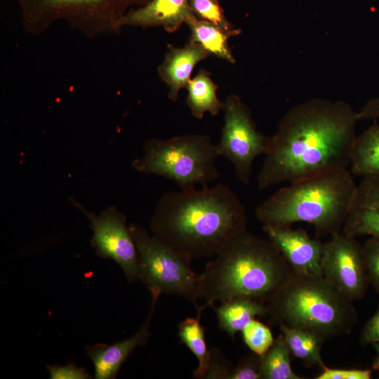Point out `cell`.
Segmentation results:
<instances>
[{"instance_id": "6da1fadb", "label": "cell", "mask_w": 379, "mask_h": 379, "mask_svg": "<svg viewBox=\"0 0 379 379\" xmlns=\"http://www.w3.org/2000/svg\"><path fill=\"white\" fill-rule=\"evenodd\" d=\"M357 112L343 100L315 98L280 120L257 177V189L347 170Z\"/></svg>"}, {"instance_id": "7a4b0ae2", "label": "cell", "mask_w": 379, "mask_h": 379, "mask_svg": "<svg viewBox=\"0 0 379 379\" xmlns=\"http://www.w3.org/2000/svg\"><path fill=\"white\" fill-rule=\"evenodd\" d=\"M246 208L223 183L164 194L150 220L153 236L186 259L212 258L247 230Z\"/></svg>"}, {"instance_id": "3957f363", "label": "cell", "mask_w": 379, "mask_h": 379, "mask_svg": "<svg viewBox=\"0 0 379 379\" xmlns=\"http://www.w3.org/2000/svg\"><path fill=\"white\" fill-rule=\"evenodd\" d=\"M291 272L270 240L246 230L207 262L200 274L199 299L206 307L237 298L267 304Z\"/></svg>"}, {"instance_id": "277c9868", "label": "cell", "mask_w": 379, "mask_h": 379, "mask_svg": "<svg viewBox=\"0 0 379 379\" xmlns=\"http://www.w3.org/2000/svg\"><path fill=\"white\" fill-rule=\"evenodd\" d=\"M357 184L348 170L325 173L289 183L255 210L263 225H312L318 235L341 232Z\"/></svg>"}, {"instance_id": "5b68a950", "label": "cell", "mask_w": 379, "mask_h": 379, "mask_svg": "<svg viewBox=\"0 0 379 379\" xmlns=\"http://www.w3.org/2000/svg\"><path fill=\"white\" fill-rule=\"evenodd\" d=\"M267 305L278 324L310 331L325 340L348 334L357 321L352 301L322 276L291 272Z\"/></svg>"}, {"instance_id": "8992f818", "label": "cell", "mask_w": 379, "mask_h": 379, "mask_svg": "<svg viewBox=\"0 0 379 379\" xmlns=\"http://www.w3.org/2000/svg\"><path fill=\"white\" fill-rule=\"evenodd\" d=\"M219 157L216 144L208 135L184 134L147 140L142 157L134 160L132 166L140 173L168 179L180 190H190L197 184L208 187L220 178L216 166Z\"/></svg>"}, {"instance_id": "52a82bcc", "label": "cell", "mask_w": 379, "mask_h": 379, "mask_svg": "<svg viewBox=\"0 0 379 379\" xmlns=\"http://www.w3.org/2000/svg\"><path fill=\"white\" fill-rule=\"evenodd\" d=\"M23 26L39 34L52 24L64 20L69 25L93 37L104 33H119L126 13L135 6L152 0H16Z\"/></svg>"}, {"instance_id": "ba28073f", "label": "cell", "mask_w": 379, "mask_h": 379, "mask_svg": "<svg viewBox=\"0 0 379 379\" xmlns=\"http://www.w3.org/2000/svg\"><path fill=\"white\" fill-rule=\"evenodd\" d=\"M138 251V280L151 293L180 296L197 309L201 274L194 271L191 262L162 242L142 227L129 226Z\"/></svg>"}, {"instance_id": "9c48e42d", "label": "cell", "mask_w": 379, "mask_h": 379, "mask_svg": "<svg viewBox=\"0 0 379 379\" xmlns=\"http://www.w3.org/2000/svg\"><path fill=\"white\" fill-rule=\"evenodd\" d=\"M222 111L224 124L216 144L218 154L233 165L237 178L248 185L254 160L267 153L271 136L257 129L250 109L239 96L228 95Z\"/></svg>"}, {"instance_id": "30bf717a", "label": "cell", "mask_w": 379, "mask_h": 379, "mask_svg": "<svg viewBox=\"0 0 379 379\" xmlns=\"http://www.w3.org/2000/svg\"><path fill=\"white\" fill-rule=\"evenodd\" d=\"M320 265L321 276L347 298L364 295L368 279L362 246L355 237L342 231L331 235L323 244Z\"/></svg>"}, {"instance_id": "8fae6325", "label": "cell", "mask_w": 379, "mask_h": 379, "mask_svg": "<svg viewBox=\"0 0 379 379\" xmlns=\"http://www.w3.org/2000/svg\"><path fill=\"white\" fill-rule=\"evenodd\" d=\"M84 211L91 222V244L96 253L114 261L129 283L138 280V251L124 215L114 208L98 216Z\"/></svg>"}, {"instance_id": "7c38bea8", "label": "cell", "mask_w": 379, "mask_h": 379, "mask_svg": "<svg viewBox=\"0 0 379 379\" xmlns=\"http://www.w3.org/2000/svg\"><path fill=\"white\" fill-rule=\"evenodd\" d=\"M262 229L293 272L321 276V241L312 239L303 230H294L291 226L263 225Z\"/></svg>"}, {"instance_id": "4fadbf2b", "label": "cell", "mask_w": 379, "mask_h": 379, "mask_svg": "<svg viewBox=\"0 0 379 379\" xmlns=\"http://www.w3.org/2000/svg\"><path fill=\"white\" fill-rule=\"evenodd\" d=\"M158 299L152 298L150 312L140 329L131 337L110 345H88L86 355L94 366V378L114 379L123 364L138 347H144L151 336V321Z\"/></svg>"}, {"instance_id": "5bb4252c", "label": "cell", "mask_w": 379, "mask_h": 379, "mask_svg": "<svg viewBox=\"0 0 379 379\" xmlns=\"http://www.w3.org/2000/svg\"><path fill=\"white\" fill-rule=\"evenodd\" d=\"M342 232L354 237H379V175L363 177L357 185Z\"/></svg>"}, {"instance_id": "9a60e30c", "label": "cell", "mask_w": 379, "mask_h": 379, "mask_svg": "<svg viewBox=\"0 0 379 379\" xmlns=\"http://www.w3.org/2000/svg\"><path fill=\"white\" fill-rule=\"evenodd\" d=\"M194 16L189 0H152L143 6L130 9L121 20V27H162L172 33Z\"/></svg>"}, {"instance_id": "2e32d148", "label": "cell", "mask_w": 379, "mask_h": 379, "mask_svg": "<svg viewBox=\"0 0 379 379\" xmlns=\"http://www.w3.org/2000/svg\"><path fill=\"white\" fill-rule=\"evenodd\" d=\"M211 55L199 44L190 43L180 48L170 46L158 67L160 79L168 87V98L175 102L180 91L186 88L195 66Z\"/></svg>"}, {"instance_id": "e0dca14e", "label": "cell", "mask_w": 379, "mask_h": 379, "mask_svg": "<svg viewBox=\"0 0 379 379\" xmlns=\"http://www.w3.org/2000/svg\"><path fill=\"white\" fill-rule=\"evenodd\" d=\"M211 307L215 311L219 329L232 338L255 317L269 314L267 304L247 298H234Z\"/></svg>"}, {"instance_id": "ac0fdd59", "label": "cell", "mask_w": 379, "mask_h": 379, "mask_svg": "<svg viewBox=\"0 0 379 379\" xmlns=\"http://www.w3.org/2000/svg\"><path fill=\"white\" fill-rule=\"evenodd\" d=\"M218 85L211 78V73L204 69L190 80L186 86V103L193 117L201 119L206 112L216 116L222 111L224 101L218 98Z\"/></svg>"}, {"instance_id": "d6986e66", "label": "cell", "mask_w": 379, "mask_h": 379, "mask_svg": "<svg viewBox=\"0 0 379 379\" xmlns=\"http://www.w3.org/2000/svg\"><path fill=\"white\" fill-rule=\"evenodd\" d=\"M207 307L199 305L196 317H187L178 326V336L181 343L184 344L192 352L198 360V365L193 371V377L206 379L211 360V349L207 347L205 328L201 324V316Z\"/></svg>"}, {"instance_id": "ffe728a7", "label": "cell", "mask_w": 379, "mask_h": 379, "mask_svg": "<svg viewBox=\"0 0 379 379\" xmlns=\"http://www.w3.org/2000/svg\"><path fill=\"white\" fill-rule=\"evenodd\" d=\"M349 167L356 175H379V124L372 125L356 137Z\"/></svg>"}, {"instance_id": "44dd1931", "label": "cell", "mask_w": 379, "mask_h": 379, "mask_svg": "<svg viewBox=\"0 0 379 379\" xmlns=\"http://www.w3.org/2000/svg\"><path fill=\"white\" fill-rule=\"evenodd\" d=\"M190 28V43L200 44L210 55L230 63H235V58L228 45V39L234 36L205 20L196 16L186 23Z\"/></svg>"}, {"instance_id": "7402d4cb", "label": "cell", "mask_w": 379, "mask_h": 379, "mask_svg": "<svg viewBox=\"0 0 379 379\" xmlns=\"http://www.w3.org/2000/svg\"><path fill=\"white\" fill-rule=\"evenodd\" d=\"M279 326L291 354L307 366H318L322 369L326 367L321 356V346L326 340L324 338L310 331L283 324Z\"/></svg>"}, {"instance_id": "603a6c76", "label": "cell", "mask_w": 379, "mask_h": 379, "mask_svg": "<svg viewBox=\"0 0 379 379\" xmlns=\"http://www.w3.org/2000/svg\"><path fill=\"white\" fill-rule=\"evenodd\" d=\"M291 352L282 334L274 340L271 347L260 357L262 379H302L292 367Z\"/></svg>"}, {"instance_id": "cb8c5ba5", "label": "cell", "mask_w": 379, "mask_h": 379, "mask_svg": "<svg viewBox=\"0 0 379 379\" xmlns=\"http://www.w3.org/2000/svg\"><path fill=\"white\" fill-rule=\"evenodd\" d=\"M189 4L197 18L208 21L234 36L241 34V30L227 20L218 0H189Z\"/></svg>"}, {"instance_id": "d4e9b609", "label": "cell", "mask_w": 379, "mask_h": 379, "mask_svg": "<svg viewBox=\"0 0 379 379\" xmlns=\"http://www.w3.org/2000/svg\"><path fill=\"white\" fill-rule=\"evenodd\" d=\"M246 345L252 352L262 356L273 345L274 339L270 328L253 319L241 331Z\"/></svg>"}, {"instance_id": "484cf974", "label": "cell", "mask_w": 379, "mask_h": 379, "mask_svg": "<svg viewBox=\"0 0 379 379\" xmlns=\"http://www.w3.org/2000/svg\"><path fill=\"white\" fill-rule=\"evenodd\" d=\"M362 251L368 279L379 291V237H371Z\"/></svg>"}, {"instance_id": "4316f807", "label": "cell", "mask_w": 379, "mask_h": 379, "mask_svg": "<svg viewBox=\"0 0 379 379\" xmlns=\"http://www.w3.org/2000/svg\"><path fill=\"white\" fill-rule=\"evenodd\" d=\"M230 379H262L260 356L253 352L242 357L233 366Z\"/></svg>"}, {"instance_id": "83f0119b", "label": "cell", "mask_w": 379, "mask_h": 379, "mask_svg": "<svg viewBox=\"0 0 379 379\" xmlns=\"http://www.w3.org/2000/svg\"><path fill=\"white\" fill-rule=\"evenodd\" d=\"M233 366L219 349L212 348L206 379H230Z\"/></svg>"}, {"instance_id": "f1b7e54d", "label": "cell", "mask_w": 379, "mask_h": 379, "mask_svg": "<svg viewBox=\"0 0 379 379\" xmlns=\"http://www.w3.org/2000/svg\"><path fill=\"white\" fill-rule=\"evenodd\" d=\"M50 379H88L91 375L86 369L73 364L47 365Z\"/></svg>"}, {"instance_id": "f546056e", "label": "cell", "mask_w": 379, "mask_h": 379, "mask_svg": "<svg viewBox=\"0 0 379 379\" xmlns=\"http://www.w3.org/2000/svg\"><path fill=\"white\" fill-rule=\"evenodd\" d=\"M371 371L369 369H323L315 379H370Z\"/></svg>"}, {"instance_id": "4dcf8cb0", "label": "cell", "mask_w": 379, "mask_h": 379, "mask_svg": "<svg viewBox=\"0 0 379 379\" xmlns=\"http://www.w3.org/2000/svg\"><path fill=\"white\" fill-rule=\"evenodd\" d=\"M361 341L365 345L379 342V310L364 326Z\"/></svg>"}, {"instance_id": "1f68e13d", "label": "cell", "mask_w": 379, "mask_h": 379, "mask_svg": "<svg viewBox=\"0 0 379 379\" xmlns=\"http://www.w3.org/2000/svg\"><path fill=\"white\" fill-rule=\"evenodd\" d=\"M359 120L379 118V96L367 101L357 112Z\"/></svg>"}, {"instance_id": "d6a6232c", "label": "cell", "mask_w": 379, "mask_h": 379, "mask_svg": "<svg viewBox=\"0 0 379 379\" xmlns=\"http://www.w3.org/2000/svg\"><path fill=\"white\" fill-rule=\"evenodd\" d=\"M372 345L373 346L377 354V357L374 364V368L379 369V342L373 343Z\"/></svg>"}]
</instances>
